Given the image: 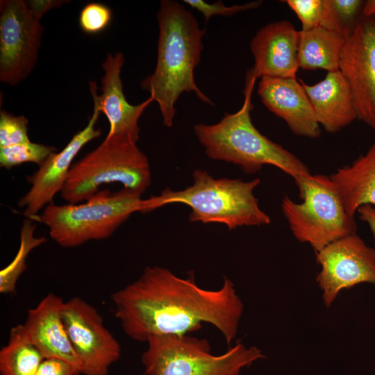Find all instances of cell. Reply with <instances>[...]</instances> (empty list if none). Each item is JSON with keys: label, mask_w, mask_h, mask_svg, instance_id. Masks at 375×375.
<instances>
[{"label": "cell", "mask_w": 375, "mask_h": 375, "mask_svg": "<svg viewBox=\"0 0 375 375\" xmlns=\"http://www.w3.org/2000/svg\"><path fill=\"white\" fill-rule=\"evenodd\" d=\"M111 300L124 333L146 342L151 337L187 335L207 323L230 344L244 312L228 278L220 288L206 290L193 277L183 278L159 266L146 267L137 280L112 294Z\"/></svg>", "instance_id": "1"}, {"label": "cell", "mask_w": 375, "mask_h": 375, "mask_svg": "<svg viewBox=\"0 0 375 375\" xmlns=\"http://www.w3.org/2000/svg\"><path fill=\"white\" fill-rule=\"evenodd\" d=\"M157 20L159 35L156 68L141 81L140 86L158 104L164 125L171 127L176 112L175 104L182 93L194 92L202 102L214 106L199 88L194 76L206 31L176 1H160Z\"/></svg>", "instance_id": "2"}, {"label": "cell", "mask_w": 375, "mask_h": 375, "mask_svg": "<svg viewBox=\"0 0 375 375\" xmlns=\"http://www.w3.org/2000/svg\"><path fill=\"white\" fill-rule=\"evenodd\" d=\"M256 78L249 72L246 76L244 100L235 113H226L215 124H197L194 133L211 159L240 166L247 173L272 165L294 180L310 174L308 167L294 154L270 140L253 125L251 94Z\"/></svg>", "instance_id": "3"}, {"label": "cell", "mask_w": 375, "mask_h": 375, "mask_svg": "<svg viewBox=\"0 0 375 375\" xmlns=\"http://www.w3.org/2000/svg\"><path fill=\"white\" fill-rule=\"evenodd\" d=\"M192 176L193 184L185 189L174 191L167 188L147 199L149 211L170 203H183L191 208V222L222 223L228 229L270 224V217L260 209L253 194L259 178L248 181L215 178L200 169Z\"/></svg>", "instance_id": "4"}, {"label": "cell", "mask_w": 375, "mask_h": 375, "mask_svg": "<svg viewBox=\"0 0 375 375\" xmlns=\"http://www.w3.org/2000/svg\"><path fill=\"white\" fill-rule=\"evenodd\" d=\"M133 190L98 191L84 202L47 206L35 221L49 228L51 238L62 247L109 238L134 212H147V200Z\"/></svg>", "instance_id": "5"}, {"label": "cell", "mask_w": 375, "mask_h": 375, "mask_svg": "<svg viewBox=\"0 0 375 375\" xmlns=\"http://www.w3.org/2000/svg\"><path fill=\"white\" fill-rule=\"evenodd\" d=\"M112 183L141 195L151 183V171L146 155L128 138L106 137L96 149L72 165L60 192L67 203H81L99 188Z\"/></svg>", "instance_id": "6"}, {"label": "cell", "mask_w": 375, "mask_h": 375, "mask_svg": "<svg viewBox=\"0 0 375 375\" xmlns=\"http://www.w3.org/2000/svg\"><path fill=\"white\" fill-rule=\"evenodd\" d=\"M303 200L282 199L281 208L295 238L315 253L343 237L356 233L355 217L347 212L330 176L308 174L294 180Z\"/></svg>", "instance_id": "7"}, {"label": "cell", "mask_w": 375, "mask_h": 375, "mask_svg": "<svg viewBox=\"0 0 375 375\" xmlns=\"http://www.w3.org/2000/svg\"><path fill=\"white\" fill-rule=\"evenodd\" d=\"M142 355L147 375H241L265 357L256 347L238 343L225 353H211L208 342L187 335L151 337Z\"/></svg>", "instance_id": "8"}, {"label": "cell", "mask_w": 375, "mask_h": 375, "mask_svg": "<svg viewBox=\"0 0 375 375\" xmlns=\"http://www.w3.org/2000/svg\"><path fill=\"white\" fill-rule=\"evenodd\" d=\"M44 28L27 1H0V81L16 86L33 70Z\"/></svg>", "instance_id": "9"}, {"label": "cell", "mask_w": 375, "mask_h": 375, "mask_svg": "<svg viewBox=\"0 0 375 375\" xmlns=\"http://www.w3.org/2000/svg\"><path fill=\"white\" fill-rule=\"evenodd\" d=\"M64 324L81 366V374L107 375L119 360L121 346L98 310L81 297L64 302Z\"/></svg>", "instance_id": "10"}, {"label": "cell", "mask_w": 375, "mask_h": 375, "mask_svg": "<svg viewBox=\"0 0 375 375\" xmlns=\"http://www.w3.org/2000/svg\"><path fill=\"white\" fill-rule=\"evenodd\" d=\"M320 271L316 281L324 305L339 294L362 283L375 284V249L356 233L340 238L315 252Z\"/></svg>", "instance_id": "11"}, {"label": "cell", "mask_w": 375, "mask_h": 375, "mask_svg": "<svg viewBox=\"0 0 375 375\" xmlns=\"http://www.w3.org/2000/svg\"><path fill=\"white\" fill-rule=\"evenodd\" d=\"M339 70L351 88L358 119L375 130V18L362 16L345 38Z\"/></svg>", "instance_id": "12"}, {"label": "cell", "mask_w": 375, "mask_h": 375, "mask_svg": "<svg viewBox=\"0 0 375 375\" xmlns=\"http://www.w3.org/2000/svg\"><path fill=\"white\" fill-rule=\"evenodd\" d=\"M93 99V112L87 125L76 133L59 152L53 153L27 179L31 186L19 199L18 206L24 208L26 217L35 220L38 212L53 203L67 178L72 162L83 147L99 137L101 129L96 128L101 111L97 100Z\"/></svg>", "instance_id": "13"}, {"label": "cell", "mask_w": 375, "mask_h": 375, "mask_svg": "<svg viewBox=\"0 0 375 375\" xmlns=\"http://www.w3.org/2000/svg\"><path fill=\"white\" fill-rule=\"evenodd\" d=\"M122 52L109 53L102 63L104 75L101 78V94H97V87L94 81H90V90L109 122L107 137L122 136L135 143L139 140L138 121L145 109L154 101L149 97L138 105L129 103L123 91L121 72L124 64Z\"/></svg>", "instance_id": "14"}, {"label": "cell", "mask_w": 375, "mask_h": 375, "mask_svg": "<svg viewBox=\"0 0 375 375\" xmlns=\"http://www.w3.org/2000/svg\"><path fill=\"white\" fill-rule=\"evenodd\" d=\"M299 43V31L291 22L280 20L264 26L251 41L254 65L249 72L256 78H296Z\"/></svg>", "instance_id": "15"}, {"label": "cell", "mask_w": 375, "mask_h": 375, "mask_svg": "<svg viewBox=\"0 0 375 375\" xmlns=\"http://www.w3.org/2000/svg\"><path fill=\"white\" fill-rule=\"evenodd\" d=\"M262 103L287 124L297 135L318 138L321 128L301 81L263 76L258 87Z\"/></svg>", "instance_id": "16"}, {"label": "cell", "mask_w": 375, "mask_h": 375, "mask_svg": "<svg viewBox=\"0 0 375 375\" xmlns=\"http://www.w3.org/2000/svg\"><path fill=\"white\" fill-rule=\"evenodd\" d=\"M62 299L49 293L39 303L28 310L22 324L28 339L44 358H55L67 361L81 374V366L68 337L63 319Z\"/></svg>", "instance_id": "17"}, {"label": "cell", "mask_w": 375, "mask_h": 375, "mask_svg": "<svg viewBox=\"0 0 375 375\" xmlns=\"http://www.w3.org/2000/svg\"><path fill=\"white\" fill-rule=\"evenodd\" d=\"M301 82L319 126L326 132L336 133L358 119L351 88L340 70L327 72L313 85Z\"/></svg>", "instance_id": "18"}, {"label": "cell", "mask_w": 375, "mask_h": 375, "mask_svg": "<svg viewBox=\"0 0 375 375\" xmlns=\"http://www.w3.org/2000/svg\"><path fill=\"white\" fill-rule=\"evenodd\" d=\"M330 177L349 216L355 217L362 206H375V142L364 155Z\"/></svg>", "instance_id": "19"}, {"label": "cell", "mask_w": 375, "mask_h": 375, "mask_svg": "<svg viewBox=\"0 0 375 375\" xmlns=\"http://www.w3.org/2000/svg\"><path fill=\"white\" fill-rule=\"evenodd\" d=\"M344 43L345 38L321 26L299 31V68L327 72L339 70Z\"/></svg>", "instance_id": "20"}, {"label": "cell", "mask_w": 375, "mask_h": 375, "mask_svg": "<svg viewBox=\"0 0 375 375\" xmlns=\"http://www.w3.org/2000/svg\"><path fill=\"white\" fill-rule=\"evenodd\" d=\"M44 357L28 339L22 324L12 327L0 350L1 375H35Z\"/></svg>", "instance_id": "21"}, {"label": "cell", "mask_w": 375, "mask_h": 375, "mask_svg": "<svg viewBox=\"0 0 375 375\" xmlns=\"http://www.w3.org/2000/svg\"><path fill=\"white\" fill-rule=\"evenodd\" d=\"M35 224L33 220L26 217L20 231V242L13 260L0 271V293L15 294L16 285L22 273L26 269V260L29 253L38 247L47 242L44 237L35 236Z\"/></svg>", "instance_id": "22"}, {"label": "cell", "mask_w": 375, "mask_h": 375, "mask_svg": "<svg viewBox=\"0 0 375 375\" xmlns=\"http://www.w3.org/2000/svg\"><path fill=\"white\" fill-rule=\"evenodd\" d=\"M365 3L362 0H324L320 26L347 38L362 17Z\"/></svg>", "instance_id": "23"}, {"label": "cell", "mask_w": 375, "mask_h": 375, "mask_svg": "<svg viewBox=\"0 0 375 375\" xmlns=\"http://www.w3.org/2000/svg\"><path fill=\"white\" fill-rule=\"evenodd\" d=\"M56 150L54 147L31 142L0 147V166L10 169L24 162H33L40 167Z\"/></svg>", "instance_id": "24"}, {"label": "cell", "mask_w": 375, "mask_h": 375, "mask_svg": "<svg viewBox=\"0 0 375 375\" xmlns=\"http://www.w3.org/2000/svg\"><path fill=\"white\" fill-rule=\"evenodd\" d=\"M28 119L23 115H14L0 111V147L31 142L28 135Z\"/></svg>", "instance_id": "25"}, {"label": "cell", "mask_w": 375, "mask_h": 375, "mask_svg": "<svg viewBox=\"0 0 375 375\" xmlns=\"http://www.w3.org/2000/svg\"><path fill=\"white\" fill-rule=\"evenodd\" d=\"M112 19V12L109 7L101 3L91 2L81 10L78 24L85 33L95 35L104 31Z\"/></svg>", "instance_id": "26"}, {"label": "cell", "mask_w": 375, "mask_h": 375, "mask_svg": "<svg viewBox=\"0 0 375 375\" xmlns=\"http://www.w3.org/2000/svg\"><path fill=\"white\" fill-rule=\"evenodd\" d=\"M283 2H285L297 16L301 24L302 31L320 26L324 0H286Z\"/></svg>", "instance_id": "27"}, {"label": "cell", "mask_w": 375, "mask_h": 375, "mask_svg": "<svg viewBox=\"0 0 375 375\" xmlns=\"http://www.w3.org/2000/svg\"><path fill=\"white\" fill-rule=\"evenodd\" d=\"M183 2L202 13L205 21L216 15L232 16L238 12L258 8L262 1H255L244 4L225 6L222 1L206 3L203 0H184Z\"/></svg>", "instance_id": "28"}, {"label": "cell", "mask_w": 375, "mask_h": 375, "mask_svg": "<svg viewBox=\"0 0 375 375\" xmlns=\"http://www.w3.org/2000/svg\"><path fill=\"white\" fill-rule=\"evenodd\" d=\"M35 375H80L70 363L55 358H44Z\"/></svg>", "instance_id": "29"}, {"label": "cell", "mask_w": 375, "mask_h": 375, "mask_svg": "<svg viewBox=\"0 0 375 375\" xmlns=\"http://www.w3.org/2000/svg\"><path fill=\"white\" fill-rule=\"evenodd\" d=\"M28 7L36 19L40 21L48 11L61 6L69 1L64 0H30L27 1Z\"/></svg>", "instance_id": "30"}, {"label": "cell", "mask_w": 375, "mask_h": 375, "mask_svg": "<svg viewBox=\"0 0 375 375\" xmlns=\"http://www.w3.org/2000/svg\"><path fill=\"white\" fill-rule=\"evenodd\" d=\"M359 218L367 224L375 238V208L371 205H364L357 211Z\"/></svg>", "instance_id": "31"}, {"label": "cell", "mask_w": 375, "mask_h": 375, "mask_svg": "<svg viewBox=\"0 0 375 375\" xmlns=\"http://www.w3.org/2000/svg\"><path fill=\"white\" fill-rule=\"evenodd\" d=\"M362 16L375 18V0H368L365 3Z\"/></svg>", "instance_id": "32"}]
</instances>
